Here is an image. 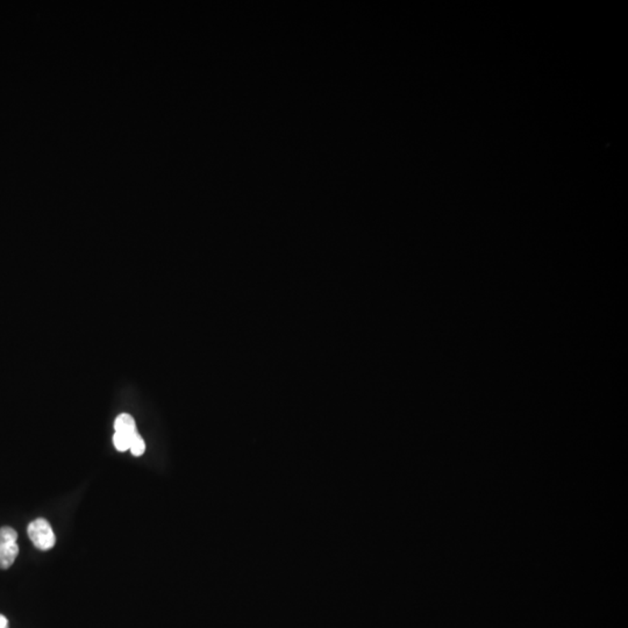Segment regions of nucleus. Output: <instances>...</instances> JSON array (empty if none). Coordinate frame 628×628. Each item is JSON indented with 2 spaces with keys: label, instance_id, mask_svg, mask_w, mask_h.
<instances>
[{
  "label": "nucleus",
  "instance_id": "nucleus-1",
  "mask_svg": "<svg viewBox=\"0 0 628 628\" xmlns=\"http://www.w3.org/2000/svg\"><path fill=\"white\" fill-rule=\"evenodd\" d=\"M27 533L33 544L40 550L52 549L55 546L56 537L52 526L46 519L39 518L28 525Z\"/></svg>",
  "mask_w": 628,
  "mask_h": 628
},
{
  "label": "nucleus",
  "instance_id": "nucleus-2",
  "mask_svg": "<svg viewBox=\"0 0 628 628\" xmlns=\"http://www.w3.org/2000/svg\"><path fill=\"white\" fill-rule=\"evenodd\" d=\"M18 533L8 526L0 528V569H8L19 554Z\"/></svg>",
  "mask_w": 628,
  "mask_h": 628
},
{
  "label": "nucleus",
  "instance_id": "nucleus-3",
  "mask_svg": "<svg viewBox=\"0 0 628 628\" xmlns=\"http://www.w3.org/2000/svg\"><path fill=\"white\" fill-rule=\"evenodd\" d=\"M114 430L115 432H121V433L135 434L137 433V423L135 420L130 414L122 413L114 421Z\"/></svg>",
  "mask_w": 628,
  "mask_h": 628
},
{
  "label": "nucleus",
  "instance_id": "nucleus-4",
  "mask_svg": "<svg viewBox=\"0 0 628 628\" xmlns=\"http://www.w3.org/2000/svg\"><path fill=\"white\" fill-rule=\"evenodd\" d=\"M139 432L135 434H126L121 433V432H115L113 436V443L114 447L117 448L119 452H126V450H130V443L133 441L134 438L137 435Z\"/></svg>",
  "mask_w": 628,
  "mask_h": 628
},
{
  "label": "nucleus",
  "instance_id": "nucleus-5",
  "mask_svg": "<svg viewBox=\"0 0 628 628\" xmlns=\"http://www.w3.org/2000/svg\"><path fill=\"white\" fill-rule=\"evenodd\" d=\"M130 450L134 456H141L146 452V443H144V440L142 439V436L140 434H137L134 438L133 441L130 443Z\"/></svg>",
  "mask_w": 628,
  "mask_h": 628
},
{
  "label": "nucleus",
  "instance_id": "nucleus-6",
  "mask_svg": "<svg viewBox=\"0 0 628 628\" xmlns=\"http://www.w3.org/2000/svg\"><path fill=\"white\" fill-rule=\"evenodd\" d=\"M0 628H10L8 620H7L6 617L3 615H0Z\"/></svg>",
  "mask_w": 628,
  "mask_h": 628
}]
</instances>
